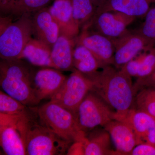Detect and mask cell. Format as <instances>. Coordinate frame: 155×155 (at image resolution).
Returning a JSON list of instances; mask_svg holds the SVG:
<instances>
[{"instance_id": "obj_20", "label": "cell", "mask_w": 155, "mask_h": 155, "mask_svg": "<svg viewBox=\"0 0 155 155\" xmlns=\"http://www.w3.org/2000/svg\"><path fill=\"white\" fill-rule=\"evenodd\" d=\"M73 61L75 69L87 76L97 72L101 67L102 68L99 61L91 51L79 44L73 51Z\"/></svg>"}, {"instance_id": "obj_4", "label": "cell", "mask_w": 155, "mask_h": 155, "mask_svg": "<svg viewBox=\"0 0 155 155\" xmlns=\"http://www.w3.org/2000/svg\"><path fill=\"white\" fill-rule=\"evenodd\" d=\"M35 114L28 116L25 123L26 155H54L67 153L71 142L61 138L50 129Z\"/></svg>"}, {"instance_id": "obj_25", "label": "cell", "mask_w": 155, "mask_h": 155, "mask_svg": "<svg viewBox=\"0 0 155 155\" xmlns=\"http://www.w3.org/2000/svg\"><path fill=\"white\" fill-rule=\"evenodd\" d=\"M139 91L136 98L137 110L155 117V87H146Z\"/></svg>"}, {"instance_id": "obj_2", "label": "cell", "mask_w": 155, "mask_h": 155, "mask_svg": "<svg viewBox=\"0 0 155 155\" xmlns=\"http://www.w3.org/2000/svg\"><path fill=\"white\" fill-rule=\"evenodd\" d=\"M33 75L21 59L1 60L0 84L3 91L29 107L40 102L33 88Z\"/></svg>"}, {"instance_id": "obj_8", "label": "cell", "mask_w": 155, "mask_h": 155, "mask_svg": "<svg viewBox=\"0 0 155 155\" xmlns=\"http://www.w3.org/2000/svg\"><path fill=\"white\" fill-rule=\"evenodd\" d=\"M97 95L91 91L87 94L78 110V121L81 130L104 127L115 120L116 112Z\"/></svg>"}, {"instance_id": "obj_33", "label": "cell", "mask_w": 155, "mask_h": 155, "mask_svg": "<svg viewBox=\"0 0 155 155\" xmlns=\"http://www.w3.org/2000/svg\"><path fill=\"white\" fill-rule=\"evenodd\" d=\"M96 9L102 6L107 0H91Z\"/></svg>"}, {"instance_id": "obj_14", "label": "cell", "mask_w": 155, "mask_h": 155, "mask_svg": "<svg viewBox=\"0 0 155 155\" xmlns=\"http://www.w3.org/2000/svg\"><path fill=\"white\" fill-rule=\"evenodd\" d=\"M104 127L110 136L117 155H128L138 145L133 130L125 122L114 120Z\"/></svg>"}, {"instance_id": "obj_5", "label": "cell", "mask_w": 155, "mask_h": 155, "mask_svg": "<svg viewBox=\"0 0 155 155\" xmlns=\"http://www.w3.org/2000/svg\"><path fill=\"white\" fill-rule=\"evenodd\" d=\"M37 112L41 122L61 138L71 143H86L85 131L79 126L77 116L71 111L50 101L37 109Z\"/></svg>"}, {"instance_id": "obj_21", "label": "cell", "mask_w": 155, "mask_h": 155, "mask_svg": "<svg viewBox=\"0 0 155 155\" xmlns=\"http://www.w3.org/2000/svg\"><path fill=\"white\" fill-rule=\"evenodd\" d=\"M111 139L110 136L105 130L87 138L85 155H117L116 151L111 149Z\"/></svg>"}, {"instance_id": "obj_13", "label": "cell", "mask_w": 155, "mask_h": 155, "mask_svg": "<svg viewBox=\"0 0 155 155\" xmlns=\"http://www.w3.org/2000/svg\"><path fill=\"white\" fill-rule=\"evenodd\" d=\"M60 71L54 68H45L33 73V88L40 102L51 98L63 85L67 77Z\"/></svg>"}, {"instance_id": "obj_9", "label": "cell", "mask_w": 155, "mask_h": 155, "mask_svg": "<svg viewBox=\"0 0 155 155\" xmlns=\"http://www.w3.org/2000/svg\"><path fill=\"white\" fill-rule=\"evenodd\" d=\"M115 120L125 122L133 130L138 145H155V117L137 109H130L123 115H115Z\"/></svg>"}, {"instance_id": "obj_12", "label": "cell", "mask_w": 155, "mask_h": 155, "mask_svg": "<svg viewBox=\"0 0 155 155\" xmlns=\"http://www.w3.org/2000/svg\"><path fill=\"white\" fill-rule=\"evenodd\" d=\"M112 40L115 48L114 64L117 68L133 60L144 49L149 50L145 39L138 32L127 31L122 36Z\"/></svg>"}, {"instance_id": "obj_11", "label": "cell", "mask_w": 155, "mask_h": 155, "mask_svg": "<svg viewBox=\"0 0 155 155\" xmlns=\"http://www.w3.org/2000/svg\"><path fill=\"white\" fill-rule=\"evenodd\" d=\"M78 44L87 48L103 67L114 64L115 48L112 39L96 31H90L85 27L78 38Z\"/></svg>"}, {"instance_id": "obj_27", "label": "cell", "mask_w": 155, "mask_h": 155, "mask_svg": "<svg viewBox=\"0 0 155 155\" xmlns=\"http://www.w3.org/2000/svg\"><path fill=\"white\" fill-rule=\"evenodd\" d=\"M155 68V49H150L149 52L140 58V64L137 77L144 78L152 73Z\"/></svg>"}, {"instance_id": "obj_3", "label": "cell", "mask_w": 155, "mask_h": 155, "mask_svg": "<svg viewBox=\"0 0 155 155\" xmlns=\"http://www.w3.org/2000/svg\"><path fill=\"white\" fill-rule=\"evenodd\" d=\"M11 16L1 17L0 56L3 60H20L33 35L32 18L24 15L14 22Z\"/></svg>"}, {"instance_id": "obj_23", "label": "cell", "mask_w": 155, "mask_h": 155, "mask_svg": "<svg viewBox=\"0 0 155 155\" xmlns=\"http://www.w3.org/2000/svg\"><path fill=\"white\" fill-rule=\"evenodd\" d=\"M51 0H19L12 6L7 14L19 18L22 15H30L44 8Z\"/></svg>"}, {"instance_id": "obj_28", "label": "cell", "mask_w": 155, "mask_h": 155, "mask_svg": "<svg viewBox=\"0 0 155 155\" xmlns=\"http://www.w3.org/2000/svg\"><path fill=\"white\" fill-rule=\"evenodd\" d=\"M155 87V68L152 73L149 76L144 78H138L134 85V92L140 90L146 87Z\"/></svg>"}, {"instance_id": "obj_17", "label": "cell", "mask_w": 155, "mask_h": 155, "mask_svg": "<svg viewBox=\"0 0 155 155\" xmlns=\"http://www.w3.org/2000/svg\"><path fill=\"white\" fill-rule=\"evenodd\" d=\"M155 0H107L96 12L113 11L134 18L146 15Z\"/></svg>"}, {"instance_id": "obj_15", "label": "cell", "mask_w": 155, "mask_h": 155, "mask_svg": "<svg viewBox=\"0 0 155 155\" xmlns=\"http://www.w3.org/2000/svg\"><path fill=\"white\" fill-rule=\"evenodd\" d=\"M33 35L36 38L52 48L60 35V29L50 12L43 8L32 18Z\"/></svg>"}, {"instance_id": "obj_31", "label": "cell", "mask_w": 155, "mask_h": 155, "mask_svg": "<svg viewBox=\"0 0 155 155\" xmlns=\"http://www.w3.org/2000/svg\"><path fill=\"white\" fill-rule=\"evenodd\" d=\"M85 145L81 141H75L73 142L68 149L67 155H85Z\"/></svg>"}, {"instance_id": "obj_26", "label": "cell", "mask_w": 155, "mask_h": 155, "mask_svg": "<svg viewBox=\"0 0 155 155\" xmlns=\"http://www.w3.org/2000/svg\"><path fill=\"white\" fill-rule=\"evenodd\" d=\"M138 32L145 39L149 49H155V6L146 14L144 23Z\"/></svg>"}, {"instance_id": "obj_1", "label": "cell", "mask_w": 155, "mask_h": 155, "mask_svg": "<svg viewBox=\"0 0 155 155\" xmlns=\"http://www.w3.org/2000/svg\"><path fill=\"white\" fill-rule=\"evenodd\" d=\"M102 70L87 75L93 82L91 91L116 110L117 115H123L130 109L135 95L131 77L123 70H116L110 65Z\"/></svg>"}, {"instance_id": "obj_18", "label": "cell", "mask_w": 155, "mask_h": 155, "mask_svg": "<svg viewBox=\"0 0 155 155\" xmlns=\"http://www.w3.org/2000/svg\"><path fill=\"white\" fill-rule=\"evenodd\" d=\"M73 39L60 35L51 50V57L55 69L60 71H69L73 69Z\"/></svg>"}, {"instance_id": "obj_6", "label": "cell", "mask_w": 155, "mask_h": 155, "mask_svg": "<svg viewBox=\"0 0 155 155\" xmlns=\"http://www.w3.org/2000/svg\"><path fill=\"white\" fill-rule=\"evenodd\" d=\"M30 113L20 115L0 114V142L5 154L26 155L25 122Z\"/></svg>"}, {"instance_id": "obj_24", "label": "cell", "mask_w": 155, "mask_h": 155, "mask_svg": "<svg viewBox=\"0 0 155 155\" xmlns=\"http://www.w3.org/2000/svg\"><path fill=\"white\" fill-rule=\"evenodd\" d=\"M29 107L7 94L0 92V114L10 115H20L29 112Z\"/></svg>"}, {"instance_id": "obj_30", "label": "cell", "mask_w": 155, "mask_h": 155, "mask_svg": "<svg viewBox=\"0 0 155 155\" xmlns=\"http://www.w3.org/2000/svg\"><path fill=\"white\" fill-rule=\"evenodd\" d=\"M140 64V59H134L122 66L121 69L130 77H137Z\"/></svg>"}, {"instance_id": "obj_29", "label": "cell", "mask_w": 155, "mask_h": 155, "mask_svg": "<svg viewBox=\"0 0 155 155\" xmlns=\"http://www.w3.org/2000/svg\"><path fill=\"white\" fill-rule=\"evenodd\" d=\"M128 155H155V145L146 143L137 145Z\"/></svg>"}, {"instance_id": "obj_32", "label": "cell", "mask_w": 155, "mask_h": 155, "mask_svg": "<svg viewBox=\"0 0 155 155\" xmlns=\"http://www.w3.org/2000/svg\"><path fill=\"white\" fill-rule=\"evenodd\" d=\"M1 12L7 14L15 3L19 0H0Z\"/></svg>"}, {"instance_id": "obj_7", "label": "cell", "mask_w": 155, "mask_h": 155, "mask_svg": "<svg viewBox=\"0 0 155 155\" xmlns=\"http://www.w3.org/2000/svg\"><path fill=\"white\" fill-rule=\"evenodd\" d=\"M93 85L91 79L75 69L50 101L58 103L77 116L80 104Z\"/></svg>"}, {"instance_id": "obj_22", "label": "cell", "mask_w": 155, "mask_h": 155, "mask_svg": "<svg viewBox=\"0 0 155 155\" xmlns=\"http://www.w3.org/2000/svg\"><path fill=\"white\" fill-rule=\"evenodd\" d=\"M74 21L79 27L90 21L96 9L91 0H71Z\"/></svg>"}, {"instance_id": "obj_10", "label": "cell", "mask_w": 155, "mask_h": 155, "mask_svg": "<svg viewBox=\"0 0 155 155\" xmlns=\"http://www.w3.org/2000/svg\"><path fill=\"white\" fill-rule=\"evenodd\" d=\"M113 12H95L90 22L97 32L114 39L127 32V26L133 20L134 17Z\"/></svg>"}, {"instance_id": "obj_16", "label": "cell", "mask_w": 155, "mask_h": 155, "mask_svg": "<svg viewBox=\"0 0 155 155\" xmlns=\"http://www.w3.org/2000/svg\"><path fill=\"white\" fill-rule=\"evenodd\" d=\"M50 12L60 29V35L73 39L77 35L79 26L74 21L71 0H55Z\"/></svg>"}, {"instance_id": "obj_19", "label": "cell", "mask_w": 155, "mask_h": 155, "mask_svg": "<svg viewBox=\"0 0 155 155\" xmlns=\"http://www.w3.org/2000/svg\"><path fill=\"white\" fill-rule=\"evenodd\" d=\"M52 48L38 39L31 38L23 50L22 58L35 66L55 69L51 57Z\"/></svg>"}]
</instances>
